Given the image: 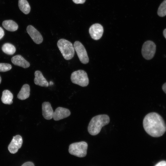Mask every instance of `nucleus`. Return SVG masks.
<instances>
[{"label":"nucleus","instance_id":"obj_1","mask_svg":"<svg viewBox=\"0 0 166 166\" xmlns=\"http://www.w3.org/2000/svg\"><path fill=\"white\" fill-rule=\"evenodd\" d=\"M143 127L146 132L153 137L162 136L166 131V125L159 114L152 112L148 114L143 121Z\"/></svg>","mask_w":166,"mask_h":166},{"label":"nucleus","instance_id":"obj_2","mask_svg":"<svg viewBox=\"0 0 166 166\" xmlns=\"http://www.w3.org/2000/svg\"><path fill=\"white\" fill-rule=\"evenodd\" d=\"M109 121V117L107 115L96 116L93 117L89 122L88 132L92 135H97L100 132L102 127L108 124Z\"/></svg>","mask_w":166,"mask_h":166},{"label":"nucleus","instance_id":"obj_3","mask_svg":"<svg viewBox=\"0 0 166 166\" xmlns=\"http://www.w3.org/2000/svg\"><path fill=\"white\" fill-rule=\"evenodd\" d=\"M57 45L65 59L69 60L73 58L74 55L75 49L71 42L65 39H61L58 41Z\"/></svg>","mask_w":166,"mask_h":166},{"label":"nucleus","instance_id":"obj_4","mask_svg":"<svg viewBox=\"0 0 166 166\" xmlns=\"http://www.w3.org/2000/svg\"><path fill=\"white\" fill-rule=\"evenodd\" d=\"M87 148L88 144L85 142H75L69 145V152L74 156L80 157H84L86 155Z\"/></svg>","mask_w":166,"mask_h":166},{"label":"nucleus","instance_id":"obj_5","mask_svg":"<svg viewBox=\"0 0 166 166\" xmlns=\"http://www.w3.org/2000/svg\"><path fill=\"white\" fill-rule=\"evenodd\" d=\"M70 79L72 82L82 87L86 86L89 84V79L87 73L82 70H78L73 72Z\"/></svg>","mask_w":166,"mask_h":166},{"label":"nucleus","instance_id":"obj_6","mask_svg":"<svg viewBox=\"0 0 166 166\" xmlns=\"http://www.w3.org/2000/svg\"><path fill=\"white\" fill-rule=\"evenodd\" d=\"M156 47V45L153 42L148 40L145 42L141 50L143 57L147 60L152 59L155 55Z\"/></svg>","mask_w":166,"mask_h":166},{"label":"nucleus","instance_id":"obj_7","mask_svg":"<svg viewBox=\"0 0 166 166\" xmlns=\"http://www.w3.org/2000/svg\"><path fill=\"white\" fill-rule=\"evenodd\" d=\"M73 46L80 61L83 64H86L89 62L87 52L83 44L78 41L74 43Z\"/></svg>","mask_w":166,"mask_h":166},{"label":"nucleus","instance_id":"obj_8","mask_svg":"<svg viewBox=\"0 0 166 166\" xmlns=\"http://www.w3.org/2000/svg\"><path fill=\"white\" fill-rule=\"evenodd\" d=\"M103 26L98 23L92 25L89 28V32L92 38L98 40L101 38L103 33Z\"/></svg>","mask_w":166,"mask_h":166},{"label":"nucleus","instance_id":"obj_9","mask_svg":"<svg viewBox=\"0 0 166 166\" xmlns=\"http://www.w3.org/2000/svg\"><path fill=\"white\" fill-rule=\"evenodd\" d=\"M22 139L19 135H17L13 138L8 146V149L10 153L14 154L16 153L22 145Z\"/></svg>","mask_w":166,"mask_h":166},{"label":"nucleus","instance_id":"obj_10","mask_svg":"<svg viewBox=\"0 0 166 166\" xmlns=\"http://www.w3.org/2000/svg\"><path fill=\"white\" fill-rule=\"evenodd\" d=\"M26 31L33 41L36 44H39L42 43L43 41V37L40 33L34 27L29 25L26 28Z\"/></svg>","mask_w":166,"mask_h":166},{"label":"nucleus","instance_id":"obj_11","mask_svg":"<svg viewBox=\"0 0 166 166\" xmlns=\"http://www.w3.org/2000/svg\"><path fill=\"white\" fill-rule=\"evenodd\" d=\"M70 114V112L68 109L58 107L53 112V118L54 120L57 121L68 117Z\"/></svg>","mask_w":166,"mask_h":166},{"label":"nucleus","instance_id":"obj_12","mask_svg":"<svg viewBox=\"0 0 166 166\" xmlns=\"http://www.w3.org/2000/svg\"><path fill=\"white\" fill-rule=\"evenodd\" d=\"M42 115L45 119L49 120L53 118L54 112L49 102H43L42 104Z\"/></svg>","mask_w":166,"mask_h":166},{"label":"nucleus","instance_id":"obj_13","mask_svg":"<svg viewBox=\"0 0 166 166\" xmlns=\"http://www.w3.org/2000/svg\"><path fill=\"white\" fill-rule=\"evenodd\" d=\"M34 83L37 85L42 87H48L49 83L43 76L42 73L39 70L36 71L34 73Z\"/></svg>","mask_w":166,"mask_h":166},{"label":"nucleus","instance_id":"obj_14","mask_svg":"<svg viewBox=\"0 0 166 166\" xmlns=\"http://www.w3.org/2000/svg\"><path fill=\"white\" fill-rule=\"evenodd\" d=\"M12 63L14 65L26 68L30 66V63L22 56L18 55L13 57L11 59Z\"/></svg>","mask_w":166,"mask_h":166},{"label":"nucleus","instance_id":"obj_15","mask_svg":"<svg viewBox=\"0 0 166 166\" xmlns=\"http://www.w3.org/2000/svg\"><path fill=\"white\" fill-rule=\"evenodd\" d=\"M30 87L27 84L24 85L17 95L18 98L21 100H24L28 98L30 95Z\"/></svg>","mask_w":166,"mask_h":166},{"label":"nucleus","instance_id":"obj_16","mask_svg":"<svg viewBox=\"0 0 166 166\" xmlns=\"http://www.w3.org/2000/svg\"><path fill=\"white\" fill-rule=\"evenodd\" d=\"M2 26L7 30L10 31H14L18 28L17 24L12 20H6L2 22Z\"/></svg>","mask_w":166,"mask_h":166},{"label":"nucleus","instance_id":"obj_17","mask_svg":"<svg viewBox=\"0 0 166 166\" xmlns=\"http://www.w3.org/2000/svg\"><path fill=\"white\" fill-rule=\"evenodd\" d=\"M13 96L12 93L8 90H4L2 93L1 101L5 104L11 105L13 103Z\"/></svg>","mask_w":166,"mask_h":166},{"label":"nucleus","instance_id":"obj_18","mask_svg":"<svg viewBox=\"0 0 166 166\" xmlns=\"http://www.w3.org/2000/svg\"><path fill=\"white\" fill-rule=\"evenodd\" d=\"M18 5L20 10L24 14H27L30 13V7L26 0H19Z\"/></svg>","mask_w":166,"mask_h":166},{"label":"nucleus","instance_id":"obj_19","mask_svg":"<svg viewBox=\"0 0 166 166\" xmlns=\"http://www.w3.org/2000/svg\"><path fill=\"white\" fill-rule=\"evenodd\" d=\"M2 49L4 53L10 55L14 54L16 51L15 46L10 43H6L4 44L2 46Z\"/></svg>","mask_w":166,"mask_h":166},{"label":"nucleus","instance_id":"obj_20","mask_svg":"<svg viewBox=\"0 0 166 166\" xmlns=\"http://www.w3.org/2000/svg\"><path fill=\"white\" fill-rule=\"evenodd\" d=\"M157 14L160 17L166 15V0H164L160 5L157 10Z\"/></svg>","mask_w":166,"mask_h":166},{"label":"nucleus","instance_id":"obj_21","mask_svg":"<svg viewBox=\"0 0 166 166\" xmlns=\"http://www.w3.org/2000/svg\"><path fill=\"white\" fill-rule=\"evenodd\" d=\"M12 66L10 64L5 63H0V72H6L10 70Z\"/></svg>","mask_w":166,"mask_h":166},{"label":"nucleus","instance_id":"obj_22","mask_svg":"<svg viewBox=\"0 0 166 166\" xmlns=\"http://www.w3.org/2000/svg\"><path fill=\"white\" fill-rule=\"evenodd\" d=\"M155 166H166V161L162 160L159 162Z\"/></svg>","mask_w":166,"mask_h":166},{"label":"nucleus","instance_id":"obj_23","mask_svg":"<svg viewBox=\"0 0 166 166\" xmlns=\"http://www.w3.org/2000/svg\"><path fill=\"white\" fill-rule=\"evenodd\" d=\"M22 166H34V165L32 162H27L23 164Z\"/></svg>","mask_w":166,"mask_h":166},{"label":"nucleus","instance_id":"obj_24","mask_svg":"<svg viewBox=\"0 0 166 166\" xmlns=\"http://www.w3.org/2000/svg\"><path fill=\"white\" fill-rule=\"evenodd\" d=\"M73 2L76 4H83L86 0H72Z\"/></svg>","mask_w":166,"mask_h":166},{"label":"nucleus","instance_id":"obj_25","mask_svg":"<svg viewBox=\"0 0 166 166\" xmlns=\"http://www.w3.org/2000/svg\"><path fill=\"white\" fill-rule=\"evenodd\" d=\"M4 35V31L2 28L0 27V40L3 37Z\"/></svg>","mask_w":166,"mask_h":166},{"label":"nucleus","instance_id":"obj_26","mask_svg":"<svg viewBox=\"0 0 166 166\" xmlns=\"http://www.w3.org/2000/svg\"><path fill=\"white\" fill-rule=\"evenodd\" d=\"M162 89L164 92L166 94V82L162 85Z\"/></svg>","mask_w":166,"mask_h":166},{"label":"nucleus","instance_id":"obj_27","mask_svg":"<svg viewBox=\"0 0 166 166\" xmlns=\"http://www.w3.org/2000/svg\"><path fill=\"white\" fill-rule=\"evenodd\" d=\"M163 34L164 37L166 39V28L164 30L163 32Z\"/></svg>","mask_w":166,"mask_h":166},{"label":"nucleus","instance_id":"obj_28","mask_svg":"<svg viewBox=\"0 0 166 166\" xmlns=\"http://www.w3.org/2000/svg\"><path fill=\"white\" fill-rule=\"evenodd\" d=\"M1 78L0 76V84L1 83Z\"/></svg>","mask_w":166,"mask_h":166}]
</instances>
